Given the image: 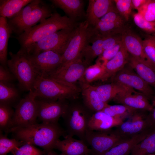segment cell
Instances as JSON below:
<instances>
[{
  "mask_svg": "<svg viewBox=\"0 0 155 155\" xmlns=\"http://www.w3.org/2000/svg\"><path fill=\"white\" fill-rule=\"evenodd\" d=\"M147 155H155V154H148Z\"/></svg>",
  "mask_w": 155,
  "mask_h": 155,
  "instance_id": "cell-49",
  "label": "cell"
},
{
  "mask_svg": "<svg viewBox=\"0 0 155 155\" xmlns=\"http://www.w3.org/2000/svg\"><path fill=\"white\" fill-rule=\"evenodd\" d=\"M117 11L125 20L128 21L133 8L131 0H114Z\"/></svg>",
  "mask_w": 155,
  "mask_h": 155,
  "instance_id": "cell-42",
  "label": "cell"
},
{
  "mask_svg": "<svg viewBox=\"0 0 155 155\" xmlns=\"http://www.w3.org/2000/svg\"><path fill=\"white\" fill-rule=\"evenodd\" d=\"M86 140L87 144L91 148V152L89 155H92L103 153L126 140L117 135L112 129L100 131L87 129Z\"/></svg>",
  "mask_w": 155,
  "mask_h": 155,
  "instance_id": "cell-11",
  "label": "cell"
},
{
  "mask_svg": "<svg viewBox=\"0 0 155 155\" xmlns=\"http://www.w3.org/2000/svg\"><path fill=\"white\" fill-rule=\"evenodd\" d=\"M54 12L51 6L41 0H33L18 14L7 19L12 34L17 36L50 17Z\"/></svg>",
  "mask_w": 155,
  "mask_h": 155,
  "instance_id": "cell-3",
  "label": "cell"
},
{
  "mask_svg": "<svg viewBox=\"0 0 155 155\" xmlns=\"http://www.w3.org/2000/svg\"><path fill=\"white\" fill-rule=\"evenodd\" d=\"M87 144L82 140L67 135L64 140L59 139L57 142L55 148L60 151L62 155H89L91 150Z\"/></svg>",
  "mask_w": 155,
  "mask_h": 155,
  "instance_id": "cell-18",
  "label": "cell"
},
{
  "mask_svg": "<svg viewBox=\"0 0 155 155\" xmlns=\"http://www.w3.org/2000/svg\"><path fill=\"white\" fill-rule=\"evenodd\" d=\"M89 65L81 55L73 61L60 66L47 78L66 85H75Z\"/></svg>",
  "mask_w": 155,
  "mask_h": 155,
  "instance_id": "cell-12",
  "label": "cell"
},
{
  "mask_svg": "<svg viewBox=\"0 0 155 155\" xmlns=\"http://www.w3.org/2000/svg\"><path fill=\"white\" fill-rule=\"evenodd\" d=\"M128 64L155 90V67L146 60L129 54Z\"/></svg>",
  "mask_w": 155,
  "mask_h": 155,
  "instance_id": "cell-19",
  "label": "cell"
},
{
  "mask_svg": "<svg viewBox=\"0 0 155 155\" xmlns=\"http://www.w3.org/2000/svg\"><path fill=\"white\" fill-rule=\"evenodd\" d=\"M115 127L113 130L115 133L125 140L154 128L147 117L145 119L135 118L131 121H123Z\"/></svg>",
  "mask_w": 155,
  "mask_h": 155,
  "instance_id": "cell-16",
  "label": "cell"
},
{
  "mask_svg": "<svg viewBox=\"0 0 155 155\" xmlns=\"http://www.w3.org/2000/svg\"><path fill=\"white\" fill-rule=\"evenodd\" d=\"M36 98L53 100H73L81 91L75 85H67L52 79L37 75L32 90Z\"/></svg>",
  "mask_w": 155,
  "mask_h": 155,
  "instance_id": "cell-4",
  "label": "cell"
},
{
  "mask_svg": "<svg viewBox=\"0 0 155 155\" xmlns=\"http://www.w3.org/2000/svg\"><path fill=\"white\" fill-rule=\"evenodd\" d=\"M92 35L91 29L86 20L79 23L62 55L61 65L73 61L79 57L84 49L90 43Z\"/></svg>",
  "mask_w": 155,
  "mask_h": 155,
  "instance_id": "cell-7",
  "label": "cell"
},
{
  "mask_svg": "<svg viewBox=\"0 0 155 155\" xmlns=\"http://www.w3.org/2000/svg\"><path fill=\"white\" fill-rule=\"evenodd\" d=\"M27 55L36 73L41 77H48L62 63V55L52 51Z\"/></svg>",
  "mask_w": 155,
  "mask_h": 155,
  "instance_id": "cell-13",
  "label": "cell"
},
{
  "mask_svg": "<svg viewBox=\"0 0 155 155\" xmlns=\"http://www.w3.org/2000/svg\"><path fill=\"white\" fill-rule=\"evenodd\" d=\"M77 26L62 29L48 36L33 44L25 53L31 55L52 51L62 55Z\"/></svg>",
  "mask_w": 155,
  "mask_h": 155,
  "instance_id": "cell-8",
  "label": "cell"
},
{
  "mask_svg": "<svg viewBox=\"0 0 155 155\" xmlns=\"http://www.w3.org/2000/svg\"><path fill=\"white\" fill-rule=\"evenodd\" d=\"M152 104L153 107L152 111L148 115L147 118L152 127L155 128V96L151 100Z\"/></svg>",
  "mask_w": 155,
  "mask_h": 155,
  "instance_id": "cell-46",
  "label": "cell"
},
{
  "mask_svg": "<svg viewBox=\"0 0 155 155\" xmlns=\"http://www.w3.org/2000/svg\"><path fill=\"white\" fill-rule=\"evenodd\" d=\"M116 11H117L114 0H89L85 20L90 27H92L107 13Z\"/></svg>",
  "mask_w": 155,
  "mask_h": 155,
  "instance_id": "cell-17",
  "label": "cell"
},
{
  "mask_svg": "<svg viewBox=\"0 0 155 155\" xmlns=\"http://www.w3.org/2000/svg\"><path fill=\"white\" fill-rule=\"evenodd\" d=\"M112 82L131 88L143 94L149 100L155 96L154 89L127 64L112 78Z\"/></svg>",
  "mask_w": 155,
  "mask_h": 155,
  "instance_id": "cell-10",
  "label": "cell"
},
{
  "mask_svg": "<svg viewBox=\"0 0 155 155\" xmlns=\"http://www.w3.org/2000/svg\"><path fill=\"white\" fill-rule=\"evenodd\" d=\"M99 20L102 22H110L126 21L117 11L109 12L103 16Z\"/></svg>",
  "mask_w": 155,
  "mask_h": 155,
  "instance_id": "cell-44",
  "label": "cell"
},
{
  "mask_svg": "<svg viewBox=\"0 0 155 155\" xmlns=\"http://www.w3.org/2000/svg\"><path fill=\"white\" fill-rule=\"evenodd\" d=\"M144 54L146 60L155 67V37L149 36L142 40Z\"/></svg>",
  "mask_w": 155,
  "mask_h": 155,
  "instance_id": "cell-37",
  "label": "cell"
},
{
  "mask_svg": "<svg viewBox=\"0 0 155 155\" xmlns=\"http://www.w3.org/2000/svg\"><path fill=\"white\" fill-rule=\"evenodd\" d=\"M123 120L110 116L102 111L94 113L88 124V129L94 131H104L111 129L120 125Z\"/></svg>",
  "mask_w": 155,
  "mask_h": 155,
  "instance_id": "cell-20",
  "label": "cell"
},
{
  "mask_svg": "<svg viewBox=\"0 0 155 155\" xmlns=\"http://www.w3.org/2000/svg\"><path fill=\"white\" fill-rule=\"evenodd\" d=\"M104 73V67L96 63L89 66L86 69L79 81L80 83L90 84L95 81L101 80Z\"/></svg>",
  "mask_w": 155,
  "mask_h": 155,
  "instance_id": "cell-34",
  "label": "cell"
},
{
  "mask_svg": "<svg viewBox=\"0 0 155 155\" xmlns=\"http://www.w3.org/2000/svg\"><path fill=\"white\" fill-rule=\"evenodd\" d=\"M9 132L13 133L14 138L19 140L42 148L46 154L55 148V144L60 137H64L67 135L65 130L58 122H42L13 128L10 129Z\"/></svg>",
  "mask_w": 155,
  "mask_h": 155,
  "instance_id": "cell-1",
  "label": "cell"
},
{
  "mask_svg": "<svg viewBox=\"0 0 155 155\" xmlns=\"http://www.w3.org/2000/svg\"><path fill=\"white\" fill-rule=\"evenodd\" d=\"M147 0H131L133 8L137 10L147 1Z\"/></svg>",
  "mask_w": 155,
  "mask_h": 155,
  "instance_id": "cell-47",
  "label": "cell"
},
{
  "mask_svg": "<svg viewBox=\"0 0 155 155\" xmlns=\"http://www.w3.org/2000/svg\"><path fill=\"white\" fill-rule=\"evenodd\" d=\"M155 152V128L142 141L135 146L129 155H147Z\"/></svg>",
  "mask_w": 155,
  "mask_h": 155,
  "instance_id": "cell-31",
  "label": "cell"
},
{
  "mask_svg": "<svg viewBox=\"0 0 155 155\" xmlns=\"http://www.w3.org/2000/svg\"><path fill=\"white\" fill-rule=\"evenodd\" d=\"M8 68L18 82L21 88L26 91L32 90L37 76L28 55L19 51L16 53H9Z\"/></svg>",
  "mask_w": 155,
  "mask_h": 155,
  "instance_id": "cell-6",
  "label": "cell"
},
{
  "mask_svg": "<svg viewBox=\"0 0 155 155\" xmlns=\"http://www.w3.org/2000/svg\"><path fill=\"white\" fill-rule=\"evenodd\" d=\"M8 68L0 65V82L12 83L16 79Z\"/></svg>",
  "mask_w": 155,
  "mask_h": 155,
  "instance_id": "cell-45",
  "label": "cell"
},
{
  "mask_svg": "<svg viewBox=\"0 0 155 155\" xmlns=\"http://www.w3.org/2000/svg\"><path fill=\"white\" fill-rule=\"evenodd\" d=\"M121 34H114L104 37L103 45L104 51L112 48L121 42Z\"/></svg>",
  "mask_w": 155,
  "mask_h": 155,
  "instance_id": "cell-43",
  "label": "cell"
},
{
  "mask_svg": "<svg viewBox=\"0 0 155 155\" xmlns=\"http://www.w3.org/2000/svg\"><path fill=\"white\" fill-rule=\"evenodd\" d=\"M20 93L12 83L0 82V103L11 106L18 101Z\"/></svg>",
  "mask_w": 155,
  "mask_h": 155,
  "instance_id": "cell-32",
  "label": "cell"
},
{
  "mask_svg": "<svg viewBox=\"0 0 155 155\" xmlns=\"http://www.w3.org/2000/svg\"><path fill=\"white\" fill-rule=\"evenodd\" d=\"M38 117L42 123L58 122L65 112L69 103L67 100H53L36 98Z\"/></svg>",
  "mask_w": 155,
  "mask_h": 155,
  "instance_id": "cell-14",
  "label": "cell"
},
{
  "mask_svg": "<svg viewBox=\"0 0 155 155\" xmlns=\"http://www.w3.org/2000/svg\"><path fill=\"white\" fill-rule=\"evenodd\" d=\"M121 38L122 43L129 54L146 60L143 50V40L139 36L126 28L122 33Z\"/></svg>",
  "mask_w": 155,
  "mask_h": 155,
  "instance_id": "cell-23",
  "label": "cell"
},
{
  "mask_svg": "<svg viewBox=\"0 0 155 155\" xmlns=\"http://www.w3.org/2000/svg\"><path fill=\"white\" fill-rule=\"evenodd\" d=\"M83 103L94 113L102 111L109 104L99 98L94 86L90 84L80 83Z\"/></svg>",
  "mask_w": 155,
  "mask_h": 155,
  "instance_id": "cell-24",
  "label": "cell"
},
{
  "mask_svg": "<svg viewBox=\"0 0 155 155\" xmlns=\"http://www.w3.org/2000/svg\"><path fill=\"white\" fill-rule=\"evenodd\" d=\"M126 87L113 82L110 84L94 86L100 99L106 103L113 100Z\"/></svg>",
  "mask_w": 155,
  "mask_h": 155,
  "instance_id": "cell-30",
  "label": "cell"
},
{
  "mask_svg": "<svg viewBox=\"0 0 155 155\" xmlns=\"http://www.w3.org/2000/svg\"><path fill=\"white\" fill-rule=\"evenodd\" d=\"M46 155H62L61 154H59L55 152L52 150L48 152Z\"/></svg>",
  "mask_w": 155,
  "mask_h": 155,
  "instance_id": "cell-48",
  "label": "cell"
},
{
  "mask_svg": "<svg viewBox=\"0 0 155 155\" xmlns=\"http://www.w3.org/2000/svg\"><path fill=\"white\" fill-rule=\"evenodd\" d=\"M126 22H110L99 20L95 25L90 27L94 36L106 37L110 35L122 34L127 28Z\"/></svg>",
  "mask_w": 155,
  "mask_h": 155,
  "instance_id": "cell-26",
  "label": "cell"
},
{
  "mask_svg": "<svg viewBox=\"0 0 155 155\" xmlns=\"http://www.w3.org/2000/svg\"><path fill=\"white\" fill-rule=\"evenodd\" d=\"M133 18L135 24L140 28L148 33H155V22L146 20L138 13L133 14Z\"/></svg>",
  "mask_w": 155,
  "mask_h": 155,
  "instance_id": "cell-41",
  "label": "cell"
},
{
  "mask_svg": "<svg viewBox=\"0 0 155 155\" xmlns=\"http://www.w3.org/2000/svg\"><path fill=\"white\" fill-rule=\"evenodd\" d=\"M79 23L67 16L54 12L50 17L16 37L20 46L19 50L26 53L34 43L60 30L76 26Z\"/></svg>",
  "mask_w": 155,
  "mask_h": 155,
  "instance_id": "cell-2",
  "label": "cell"
},
{
  "mask_svg": "<svg viewBox=\"0 0 155 155\" xmlns=\"http://www.w3.org/2000/svg\"><path fill=\"white\" fill-rule=\"evenodd\" d=\"M102 111L110 116L120 118L123 120L127 117H131L136 111L122 104L108 105Z\"/></svg>",
  "mask_w": 155,
  "mask_h": 155,
  "instance_id": "cell-35",
  "label": "cell"
},
{
  "mask_svg": "<svg viewBox=\"0 0 155 155\" xmlns=\"http://www.w3.org/2000/svg\"><path fill=\"white\" fill-rule=\"evenodd\" d=\"M25 143L15 138L9 139L0 131V155H6L14 149L21 146Z\"/></svg>",
  "mask_w": 155,
  "mask_h": 155,
  "instance_id": "cell-36",
  "label": "cell"
},
{
  "mask_svg": "<svg viewBox=\"0 0 155 155\" xmlns=\"http://www.w3.org/2000/svg\"><path fill=\"white\" fill-rule=\"evenodd\" d=\"M152 130V129L135 136L103 153L94 155H129L134 147L142 141Z\"/></svg>",
  "mask_w": 155,
  "mask_h": 155,
  "instance_id": "cell-25",
  "label": "cell"
},
{
  "mask_svg": "<svg viewBox=\"0 0 155 155\" xmlns=\"http://www.w3.org/2000/svg\"><path fill=\"white\" fill-rule=\"evenodd\" d=\"M14 111L11 106L0 103V131L9 133L12 128L13 118Z\"/></svg>",
  "mask_w": 155,
  "mask_h": 155,
  "instance_id": "cell-33",
  "label": "cell"
},
{
  "mask_svg": "<svg viewBox=\"0 0 155 155\" xmlns=\"http://www.w3.org/2000/svg\"><path fill=\"white\" fill-rule=\"evenodd\" d=\"M129 56V53L122 43L116 55L104 66V73L100 80L105 81L112 78L123 68L128 63Z\"/></svg>",
  "mask_w": 155,
  "mask_h": 155,
  "instance_id": "cell-21",
  "label": "cell"
},
{
  "mask_svg": "<svg viewBox=\"0 0 155 155\" xmlns=\"http://www.w3.org/2000/svg\"><path fill=\"white\" fill-rule=\"evenodd\" d=\"M33 0H0V17L9 19L20 12Z\"/></svg>",
  "mask_w": 155,
  "mask_h": 155,
  "instance_id": "cell-29",
  "label": "cell"
},
{
  "mask_svg": "<svg viewBox=\"0 0 155 155\" xmlns=\"http://www.w3.org/2000/svg\"><path fill=\"white\" fill-rule=\"evenodd\" d=\"M135 111L152 112L153 107L143 94L130 88H126L113 100Z\"/></svg>",
  "mask_w": 155,
  "mask_h": 155,
  "instance_id": "cell-15",
  "label": "cell"
},
{
  "mask_svg": "<svg viewBox=\"0 0 155 155\" xmlns=\"http://www.w3.org/2000/svg\"><path fill=\"white\" fill-rule=\"evenodd\" d=\"M13 155H43L46 153L35 147L34 145L25 143L21 146L13 149L11 152Z\"/></svg>",
  "mask_w": 155,
  "mask_h": 155,
  "instance_id": "cell-39",
  "label": "cell"
},
{
  "mask_svg": "<svg viewBox=\"0 0 155 155\" xmlns=\"http://www.w3.org/2000/svg\"><path fill=\"white\" fill-rule=\"evenodd\" d=\"M94 113L83 103L73 102L69 103L62 116L67 135L73 137L76 136L87 144L86 132L89 121Z\"/></svg>",
  "mask_w": 155,
  "mask_h": 155,
  "instance_id": "cell-5",
  "label": "cell"
},
{
  "mask_svg": "<svg viewBox=\"0 0 155 155\" xmlns=\"http://www.w3.org/2000/svg\"></svg>",
  "mask_w": 155,
  "mask_h": 155,
  "instance_id": "cell-50",
  "label": "cell"
},
{
  "mask_svg": "<svg viewBox=\"0 0 155 155\" xmlns=\"http://www.w3.org/2000/svg\"><path fill=\"white\" fill-rule=\"evenodd\" d=\"M137 11L146 20L155 22V0H147Z\"/></svg>",
  "mask_w": 155,
  "mask_h": 155,
  "instance_id": "cell-38",
  "label": "cell"
},
{
  "mask_svg": "<svg viewBox=\"0 0 155 155\" xmlns=\"http://www.w3.org/2000/svg\"><path fill=\"white\" fill-rule=\"evenodd\" d=\"M12 34L7 19L0 17V63L1 65L6 68L8 42Z\"/></svg>",
  "mask_w": 155,
  "mask_h": 155,
  "instance_id": "cell-27",
  "label": "cell"
},
{
  "mask_svg": "<svg viewBox=\"0 0 155 155\" xmlns=\"http://www.w3.org/2000/svg\"><path fill=\"white\" fill-rule=\"evenodd\" d=\"M122 40L112 48L104 51L96 61V63L103 67L110 60L113 58L119 50L122 45Z\"/></svg>",
  "mask_w": 155,
  "mask_h": 155,
  "instance_id": "cell-40",
  "label": "cell"
},
{
  "mask_svg": "<svg viewBox=\"0 0 155 155\" xmlns=\"http://www.w3.org/2000/svg\"><path fill=\"white\" fill-rule=\"evenodd\" d=\"M104 37L92 36L90 44L82 51L81 55L85 61L89 65L97 57H99L104 51Z\"/></svg>",
  "mask_w": 155,
  "mask_h": 155,
  "instance_id": "cell-28",
  "label": "cell"
},
{
  "mask_svg": "<svg viewBox=\"0 0 155 155\" xmlns=\"http://www.w3.org/2000/svg\"><path fill=\"white\" fill-rule=\"evenodd\" d=\"M36 97L35 92L31 90L16 104L11 129L26 127L36 123L38 117Z\"/></svg>",
  "mask_w": 155,
  "mask_h": 155,
  "instance_id": "cell-9",
  "label": "cell"
},
{
  "mask_svg": "<svg viewBox=\"0 0 155 155\" xmlns=\"http://www.w3.org/2000/svg\"><path fill=\"white\" fill-rule=\"evenodd\" d=\"M55 7L62 9L69 18L77 22L83 17L86 18L84 10V1L82 0H51Z\"/></svg>",
  "mask_w": 155,
  "mask_h": 155,
  "instance_id": "cell-22",
  "label": "cell"
}]
</instances>
